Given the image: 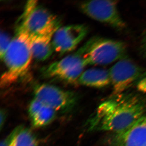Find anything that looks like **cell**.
<instances>
[{
	"label": "cell",
	"instance_id": "obj_4",
	"mask_svg": "<svg viewBox=\"0 0 146 146\" xmlns=\"http://www.w3.org/2000/svg\"><path fill=\"white\" fill-rule=\"evenodd\" d=\"M87 65H106L127 57V47L121 41L94 37L81 47Z\"/></svg>",
	"mask_w": 146,
	"mask_h": 146
},
{
	"label": "cell",
	"instance_id": "obj_3",
	"mask_svg": "<svg viewBox=\"0 0 146 146\" xmlns=\"http://www.w3.org/2000/svg\"><path fill=\"white\" fill-rule=\"evenodd\" d=\"M60 23L48 10L38 5L35 1H29L23 13L18 20L16 31L27 34L31 38L56 32Z\"/></svg>",
	"mask_w": 146,
	"mask_h": 146
},
{
	"label": "cell",
	"instance_id": "obj_17",
	"mask_svg": "<svg viewBox=\"0 0 146 146\" xmlns=\"http://www.w3.org/2000/svg\"><path fill=\"white\" fill-rule=\"evenodd\" d=\"M139 50L141 55L146 61V29L141 35Z\"/></svg>",
	"mask_w": 146,
	"mask_h": 146
},
{
	"label": "cell",
	"instance_id": "obj_8",
	"mask_svg": "<svg viewBox=\"0 0 146 146\" xmlns=\"http://www.w3.org/2000/svg\"><path fill=\"white\" fill-rule=\"evenodd\" d=\"M109 71L115 94H121L145 72L143 68L127 57L118 61Z\"/></svg>",
	"mask_w": 146,
	"mask_h": 146
},
{
	"label": "cell",
	"instance_id": "obj_11",
	"mask_svg": "<svg viewBox=\"0 0 146 146\" xmlns=\"http://www.w3.org/2000/svg\"><path fill=\"white\" fill-rule=\"evenodd\" d=\"M28 111L33 125L35 127L45 126L51 123L55 117L56 112L35 98L30 104Z\"/></svg>",
	"mask_w": 146,
	"mask_h": 146
},
{
	"label": "cell",
	"instance_id": "obj_18",
	"mask_svg": "<svg viewBox=\"0 0 146 146\" xmlns=\"http://www.w3.org/2000/svg\"><path fill=\"white\" fill-rule=\"evenodd\" d=\"M6 113L5 110H1V129L2 128L3 125L6 119Z\"/></svg>",
	"mask_w": 146,
	"mask_h": 146
},
{
	"label": "cell",
	"instance_id": "obj_13",
	"mask_svg": "<svg viewBox=\"0 0 146 146\" xmlns=\"http://www.w3.org/2000/svg\"><path fill=\"white\" fill-rule=\"evenodd\" d=\"M78 83L85 86L102 88L111 83L109 71L93 68L86 70L82 74Z\"/></svg>",
	"mask_w": 146,
	"mask_h": 146
},
{
	"label": "cell",
	"instance_id": "obj_15",
	"mask_svg": "<svg viewBox=\"0 0 146 146\" xmlns=\"http://www.w3.org/2000/svg\"><path fill=\"white\" fill-rule=\"evenodd\" d=\"M1 45H0V57L1 60L4 57L6 53L10 46L12 39L8 35L4 32L1 33Z\"/></svg>",
	"mask_w": 146,
	"mask_h": 146
},
{
	"label": "cell",
	"instance_id": "obj_7",
	"mask_svg": "<svg viewBox=\"0 0 146 146\" xmlns=\"http://www.w3.org/2000/svg\"><path fill=\"white\" fill-rule=\"evenodd\" d=\"M34 98L43 102L55 110L68 112L76 104L78 97L74 92L65 91L47 84H39L35 87Z\"/></svg>",
	"mask_w": 146,
	"mask_h": 146
},
{
	"label": "cell",
	"instance_id": "obj_10",
	"mask_svg": "<svg viewBox=\"0 0 146 146\" xmlns=\"http://www.w3.org/2000/svg\"><path fill=\"white\" fill-rule=\"evenodd\" d=\"M115 146H146V116L127 129L116 134Z\"/></svg>",
	"mask_w": 146,
	"mask_h": 146
},
{
	"label": "cell",
	"instance_id": "obj_12",
	"mask_svg": "<svg viewBox=\"0 0 146 146\" xmlns=\"http://www.w3.org/2000/svg\"><path fill=\"white\" fill-rule=\"evenodd\" d=\"M55 33H48L31 38L33 58L38 61H44L51 56L54 51L52 41Z\"/></svg>",
	"mask_w": 146,
	"mask_h": 146
},
{
	"label": "cell",
	"instance_id": "obj_2",
	"mask_svg": "<svg viewBox=\"0 0 146 146\" xmlns=\"http://www.w3.org/2000/svg\"><path fill=\"white\" fill-rule=\"evenodd\" d=\"M33 58L31 37L24 33L16 31L3 59L6 70L1 77V86H10L24 76L28 71Z\"/></svg>",
	"mask_w": 146,
	"mask_h": 146
},
{
	"label": "cell",
	"instance_id": "obj_9",
	"mask_svg": "<svg viewBox=\"0 0 146 146\" xmlns=\"http://www.w3.org/2000/svg\"><path fill=\"white\" fill-rule=\"evenodd\" d=\"M88 33L87 27L82 25H72L60 27L54 35L52 46L55 51L61 54L74 50Z\"/></svg>",
	"mask_w": 146,
	"mask_h": 146
},
{
	"label": "cell",
	"instance_id": "obj_16",
	"mask_svg": "<svg viewBox=\"0 0 146 146\" xmlns=\"http://www.w3.org/2000/svg\"><path fill=\"white\" fill-rule=\"evenodd\" d=\"M22 126H19L14 129L7 137L1 142V146H12L16 136Z\"/></svg>",
	"mask_w": 146,
	"mask_h": 146
},
{
	"label": "cell",
	"instance_id": "obj_6",
	"mask_svg": "<svg viewBox=\"0 0 146 146\" xmlns=\"http://www.w3.org/2000/svg\"><path fill=\"white\" fill-rule=\"evenodd\" d=\"M80 8L87 16L114 28L123 29L126 26L119 12L116 1H88L81 3Z\"/></svg>",
	"mask_w": 146,
	"mask_h": 146
},
{
	"label": "cell",
	"instance_id": "obj_14",
	"mask_svg": "<svg viewBox=\"0 0 146 146\" xmlns=\"http://www.w3.org/2000/svg\"><path fill=\"white\" fill-rule=\"evenodd\" d=\"M12 146H38V142L31 131L22 126Z\"/></svg>",
	"mask_w": 146,
	"mask_h": 146
},
{
	"label": "cell",
	"instance_id": "obj_5",
	"mask_svg": "<svg viewBox=\"0 0 146 146\" xmlns=\"http://www.w3.org/2000/svg\"><path fill=\"white\" fill-rule=\"evenodd\" d=\"M82 49L44 68L43 74L48 78L56 79L68 83L78 82L86 66Z\"/></svg>",
	"mask_w": 146,
	"mask_h": 146
},
{
	"label": "cell",
	"instance_id": "obj_1",
	"mask_svg": "<svg viewBox=\"0 0 146 146\" xmlns=\"http://www.w3.org/2000/svg\"><path fill=\"white\" fill-rule=\"evenodd\" d=\"M102 104L91 120V129L119 133L134 125L144 116L143 104L136 97L115 94Z\"/></svg>",
	"mask_w": 146,
	"mask_h": 146
}]
</instances>
